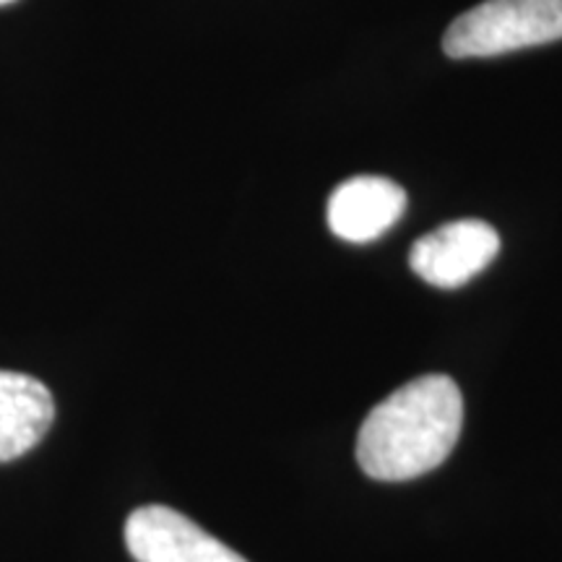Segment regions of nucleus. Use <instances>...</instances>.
Segmentation results:
<instances>
[{
  "label": "nucleus",
  "instance_id": "obj_7",
  "mask_svg": "<svg viewBox=\"0 0 562 562\" xmlns=\"http://www.w3.org/2000/svg\"><path fill=\"white\" fill-rule=\"evenodd\" d=\"M9 3H13V0H0V5H9Z\"/></svg>",
  "mask_w": 562,
  "mask_h": 562
},
{
  "label": "nucleus",
  "instance_id": "obj_4",
  "mask_svg": "<svg viewBox=\"0 0 562 562\" xmlns=\"http://www.w3.org/2000/svg\"><path fill=\"white\" fill-rule=\"evenodd\" d=\"M125 544L138 562H248L167 505H144L125 521Z\"/></svg>",
  "mask_w": 562,
  "mask_h": 562
},
{
  "label": "nucleus",
  "instance_id": "obj_5",
  "mask_svg": "<svg viewBox=\"0 0 562 562\" xmlns=\"http://www.w3.org/2000/svg\"><path fill=\"white\" fill-rule=\"evenodd\" d=\"M402 186L378 175H360L341 182L328 199V227L347 243H372L404 216Z\"/></svg>",
  "mask_w": 562,
  "mask_h": 562
},
{
  "label": "nucleus",
  "instance_id": "obj_6",
  "mask_svg": "<svg viewBox=\"0 0 562 562\" xmlns=\"http://www.w3.org/2000/svg\"><path fill=\"white\" fill-rule=\"evenodd\" d=\"M55 417L53 393L37 378L0 370V463L13 461L50 430Z\"/></svg>",
  "mask_w": 562,
  "mask_h": 562
},
{
  "label": "nucleus",
  "instance_id": "obj_1",
  "mask_svg": "<svg viewBox=\"0 0 562 562\" xmlns=\"http://www.w3.org/2000/svg\"><path fill=\"white\" fill-rule=\"evenodd\" d=\"M463 427V396L448 375H422L393 391L362 422L357 463L370 480L409 482L451 456Z\"/></svg>",
  "mask_w": 562,
  "mask_h": 562
},
{
  "label": "nucleus",
  "instance_id": "obj_3",
  "mask_svg": "<svg viewBox=\"0 0 562 562\" xmlns=\"http://www.w3.org/2000/svg\"><path fill=\"white\" fill-rule=\"evenodd\" d=\"M501 235L480 220L448 222L419 237L409 250V266L422 281L438 290H459L495 261Z\"/></svg>",
  "mask_w": 562,
  "mask_h": 562
},
{
  "label": "nucleus",
  "instance_id": "obj_2",
  "mask_svg": "<svg viewBox=\"0 0 562 562\" xmlns=\"http://www.w3.org/2000/svg\"><path fill=\"white\" fill-rule=\"evenodd\" d=\"M562 40V0H484L442 37L448 58H495Z\"/></svg>",
  "mask_w": 562,
  "mask_h": 562
}]
</instances>
